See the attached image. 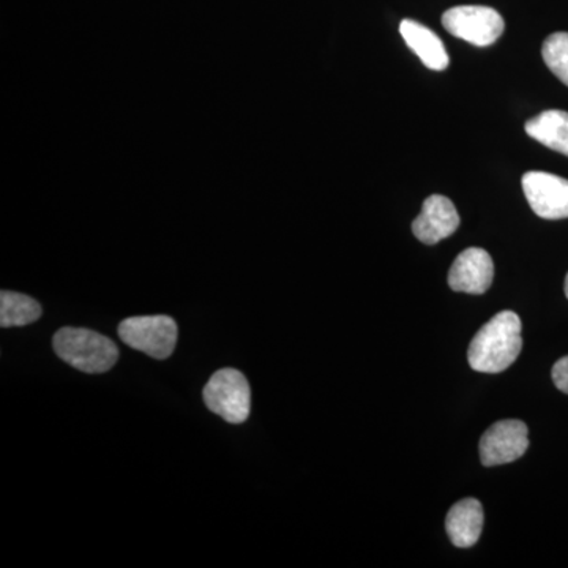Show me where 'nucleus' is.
<instances>
[{
  "mask_svg": "<svg viewBox=\"0 0 568 568\" xmlns=\"http://www.w3.org/2000/svg\"><path fill=\"white\" fill-rule=\"evenodd\" d=\"M41 305L36 298L11 291L0 293V327H22L41 317Z\"/></svg>",
  "mask_w": 568,
  "mask_h": 568,
  "instance_id": "13",
  "label": "nucleus"
},
{
  "mask_svg": "<svg viewBox=\"0 0 568 568\" xmlns=\"http://www.w3.org/2000/svg\"><path fill=\"white\" fill-rule=\"evenodd\" d=\"M541 55L551 73L568 85V33L556 32L545 40Z\"/></svg>",
  "mask_w": 568,
  "mask_h": 568,
  "instance_id": "14",
  "label": "nucleus"
},
{
  "mask_svg": "<svg viewBox=\"0 0 568 568\" xmlns=\"http://www.w3.org/2000/svg\"><path fill=\"white\" fill-rule=\"evenodd\" d=\"M52 346L63 362L89 375L110 372L119 358L115 343L89 328L62 327Z\"/></svg>",
  "mask_w": 568,
  "mask_h": 568,
  "instance_id": "2",
  "label": "nucleus"
},
{
  "mask_svg": "<svg viewBox=\"0 0 568 568\" xmlns=\"http://www.w3.org/2000/svg\"><path fill=\"white\" fill-rule=\"evenodd\" d=\"M443 26L448 33L485 48L495 43L504 33L503 17L491 7L462 6L454 7L443 14Z\"/></svg>",
  "mask_w": 568,
  "mask_h": 568,
  "instance_id": "5",
  "label": "nucleus"
},
{
  "mask_svg": "<svg viewBox=\"0 0 568 568\" xmlns=\"http://www.w3.org/2000/svg\"><path fill=\"white\" fill-rule=\"evenodd\" d=\"M564 290H566V295L568 298V274H567V278H566V286H564Z\"/></svg>",
  "mask_w": 568,
  "mask_h": 568,
  "instance_id": "16",
  "label": "nucleus"
},
{
  "mask_svg": "<svg viewBox=\"0 0 568 568\" xmlns=\"http://www.w3.org/2000/svg\"><path fill=\"white\" fill-rule=\"evenodd\" d=\"M484 507L473 497L459 500L448 510L446 528L452 544L458 548H470L477 544L484 530Z\"/></svg>",
  "mask_w": 568,
  "mask_h": 568,
  "instance_id": "10",
  "label": "nucleus"
},
{
  "mask_svg": "<svg viewBox=\"0 0 568 568\" xmlns=\"http://www.w3.org/2000/svg\"><path fill=\"white\" fill-rule=\"evenodd\" d=\"M529 447L528 426L521 420H500L480 439L481 465L493 467L517 462Z\"/></svg>",
  "mask_w": 568,
  "mask_h": 568,
  "instance_id": "6",
  "label": "nucleus"
},
{
  "mask_svg": "<svg viewBox=\"0 0 568 568\" xmlns=\"http://www.w3.org/2000/svg\"><path fill=\"white\" fill-rule=\"evenodd\" d=\"M495 264L488 252L467 248L459 253L448 272V286L457 293L485 294L491 287Z\"/></svg>",
  "mask_w": 568,
  "mask_h": 568,
  "instance_id": "8",
  "label": "nucleus"
},
{
  "mask_svg": "<svg viewBox=\"0 0 568 568\" xmlns=\"http://www.w3.org/2000/svg\"><path fill=\"white\" fill-rule=\"evenodd\" d=\"M523 192L536 215L544 220L568 219V181L559 175L530 171L523 175Z\"/></svg>",
  "mask_w": 568,
  "mask_h": 568,
  "instance_id": "7",
  "label": "nucleus"
},
{
  "mask_svg": "<svg viewBox=\"0 0 568 568\" xmlns=\"http://www.w3.org/2000/svg\"><path fill=\"white\" fill-rule=\"evenodd\" d=\"M459 226V215L454 203L443 194H433L422 205L420 215L414 220L413 233L426 245L439 244L450 237Z\"/></svg>",
  "mask_w": 568,
  "mask_h": 568,
  "instance_id": "9",
  "label": "nucleus"
},
{
  "mask_svg": "<svg viewBox=\"0 0 568 568\" xmlns=\"http://www.w3.org/2000/svg\"><path fill=\"white\" fill-rule=\"evenodd\" d=\"M523 325L517 313H497L470 342L467 361L478 373H503L523 349Z\"/></svg>",
  "mask_w": 568,
  "mask_h": 568,
  "instance_id": "1",
  "label": "nucleus"
},
{
  "mask_svg": "<svg viewBox=\"0 0 568 568\" xmlns=\"http://www.w3.org/2000/svg\"><path fill=\"white\" fill-rule=\"evenodd\" d=\"M205 406L227 424H244L252 409L248 381L239 369L223 368L213 373L203 392Z\"/></svg>",
  "mask_w": 568,
  "mask_h": 568,
  "instance_id": "3",
  "label": "nucleus"
},
{
  "mask_svg": "<svg viewBox=\"0 0 568 568\" xmlns=\"http://www.w3.org/2000/svg\"><path fill=\"white\" fill-rule=\"evenodd\" d=\"M551 376L552 381H555V386L560 392H564V394H568V355L556 362V365L552 366Z\"/></svg>",
  "mask_w": 568,
  "mask_h": 568,
  "instance_id": "15",
  "label": "nucleus"
},
{
  "mask_svg": "<svg viewBox=\"0 0 568 568\" xmlns=\"http://www.w3.org/2000/svg\"><path fill=\"white\" fill-rule=\"evenodd\" d=\"M525 129L532 140L568 156V112L558 110L541 112L526 122Z\"/></svg>",
  "mask_w": 568,
  "mask_h": 568,
  "instance_id": "12",
  "label": "nucleus"
},
{
  "mask_svg": "<svg viewBox=\"0 0 568 568\" xmlns=\"http://www.w3.org/2000/svg\"><path fill=\"white\" fill-rule=\"evenodd\" d=\"M399 33L405 39L407 47L410 48L425 67L429 70H446L450 58H448L446 47L432 29L425 28L420 22L413 20L402 21Z\"/></svg>",
  "mask_w": 568,
  "mask_h": 568,
  "instance_id": "11",
  "label": "nucleus"
},
{
  "mask_svg": "<svg viewBox=\"0 0 568 568\" xmlns=\"http://www.w3.org/2000/svg\"><path fill=\"white\" fill-rule=\"evenodd\" d=\"M118 331L126 346L156 361L171 357L178 345V324L166 315L129 317L119 324Z\"/></svg>",
  "mask_w": 568,
  "mask_h": 568,
  "instance_id": "4",
  "label": "nucleus"
}]
</instances>
